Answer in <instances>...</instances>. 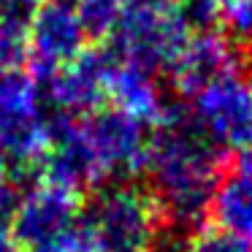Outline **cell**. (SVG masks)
<instances>
[{
  "instance_id": "cell-1",
  "label": "cell",
  "mask_w": 252,
  "mask_h": 252,
  "mask_svg": "<svg viewBox=\"0 0 252 252\" xmlns=\"http://www.w3.org/2000/svg\"><path fill=\"white\" fill-rule=\"evenodd\" d=\"M144 171L160 220L192 230L209 214L222 179V152L203 136L187 106L168 103L155 122Z\"/></svg>"
},
{
  "instance_id": "cell-2",
  "label": "cell",
  "mask_w": 252,
  "mask_h": 252,
  "mask_svg": "<svg viewBox=\"0 0 252 252\" xmlns=\"http://www.w3.org/2000/svg\"><path fill=\"white\" fill-rule=\"evenodd\" d=\"M160 228L152 195L130 185H106L82 203L87 252H147Z\"/></svg>"
},
{
  "instance_id": "cell-3",
  "label": "cell",
  "mask_w": 252,
  "mask_h": 252,
  "mask_svg": "<svg viewBox=\"0 0 252 252\" xmlns=\"http://www.w3.org/2000/svg\"><path fill=\"white\" fill-rule=\"evenodd\" d=\"M11 236L25 252H87L79 192L38 182L22 192Z\"/></svg>"
},
{
  "instance_id": "cell-4",
  "label": "cell",
  "mask_w": 252,
  "mask_h": 252,
  "mask_svg": "<svg viewBox=\"0 0 252 252\" xmlns=\"http://www.w3.org/2000/svg\"><path fill=\"white\" fill-rule=\"evenodd\" d=\"M187 38L190 33L179 22L176 11H147L125 6L114 33L106 38V49L122 65L160 76L171 71Z\"/></svg>"
},
{
  "instance_id": "cell-5",
  "label": "cell",
  "mask_w": 252,
  "mask_h": 252,
  "mask_svg": "<svg viewBox=\"0 0 252 252\" xmlns=\"http://www.w3.org/2000/svg\"><path fill=\"white\" fill-rule=\"evenodd\" d=\"M46 149V117L28 71L0 73V152L14 165L38 163Z\"/></svg>"
},
{
  "instance_id": "cell-6",
  "label": "cell",
  "mask_w": 252,
  "mask_h": 252,
  "mask_svg": "<svg viewBox=\"0 0 252 252\" xmlns=\"http://www.w3.org/2000/svg\"><path fill=\"white\" fill-rule=\"evenodd\" d=\"M190 114L220 152H241L252 144V82L233 73L190 98Z\"/></svg>"
},
{
  "instance_id": "cell-7",
  "label": "cell",
  "mask_w": 252,
  "mask_h": 252,
  "mask_svg": "<svg viewBox=\"0 0 252 252\" xmlns=\"http://www.w3.org/2000/svg\"><path fill=\"white\" fill-rule=\"evenodd\" d=\"M114 65V55L100 46V49H84L73 63L63 65L52 76L38 79L35 84L44 111H57L76 120L93 114L109 98V79Z\"/></svg>"
},
{
  "instance_id": "cell-8",
  "label": "cell",
  "mask_w": 252,
  "mask_h": 252,
  "mask_svg": "<svg viewBox=\"0 0 252 252\" xmlns=\"http://www.w3.org/2000/svg\"><path fill=\"white\" fill-rule=\"evenodd\" d=\"M147 127L149 122L117 109V106L95 109L93 114L82 117V130L103 168L106 179H111V176L130 179L138 171H144L149 138H152Z\"/></svg>"
},
{
  "instance_id": "cell-9",
  "label": "cell",
  "mask_w": 252,
  "mask_h": 252,
  "mask_svg": "<svg viewBox=\"0 0 252 252\" xmlns=\"http://www.w3.org/2000/svg\"><path fill=\"white\" fill-rule=\"evenodd\" d=\"M87 41L90 38L71 0H44L35 6L28 30V73L35 82L52 76L63 65L76 60L87 49Z\"/></svg>"
},
{
  "instance_id": "cell-10",
  "label": "cell",
  "mask_w": 252,
  "mask_h": 252,
  "mask_svg": "<svg viewBox=\"0 0 252 252\" xmlns=\"http://www.w3.org/2000/svg\"><path fill=\"white\" fill-rule=\"evenodd\" d=\"M168 73L176 90L185 98H192L195 93H201L203 87L220 82V79L244 73V52L233 38L222 35L220 30L198 33L187 38Z\"/></svg>"
},
{
  "instance_id": "cell-11",
  "label": "cell",
  "mask_w": 252,
  "mask_h": 252,
  "mask_svg": "<svg viewBox=\"0 0 252 252\" xmlns=\"http://www.w3.org/2000/svg\"><path fill=\"white\" fill-rule=\"evenodd\" d=\"M109 98L114 100L117 109L127 111V114L149 122V125H155L168 106V98H165L155 73L138 71V68L122 65V63H117L114 71H111Z\"/></svg>"
},
{
  "instance_id": "cell-12",
  "label": "cell",
  "mask_w": 252,
  "mask_h": 252,
  "mask_svg": "<svg viewBox=\"0 0 252 252\" xmlns=\"http://www.w3.org/2000/svg\"><path fill=\"white\" fill-rule=\"evenodd\" d=\"M209 214L217 220L220 230L252 244V179L230 171L214 190Z\"/></svg>"
},
{
  "instance_id": "cell-13",
  "label": "cell",
  "mask_w": 252,
  "mask_h": 252,
  "mask_svg": "<svg viewBox=\"0 0 252 252\" xmlns=\"http://www.w3.org/2000/svg\"><path fill=\"white\" fill-rule=\"evenodd\" d=\"M87 38H109L125 14V0H71Z\"/></svg>"
},
{
  "instance_id": "cell-14",
  "label": "cell",
  "mask_w": 252,
  "mask_h": 252,
  "mask_svg": "<svg viewBox=\"0 0 252 252\" xmlns=\"http://www.w3.org/2000/svg\"><path fill=\"white\" fill-rule=\"evenodd\" d=\"M174 11L190 35L214 33L225 25V0H179Z\"/></svg>"
},
{
  "instance_id": "cell-15",
  "label": "cell",
  "mask_w": 252,
  "mask_h": 252,
  "mask_svg": "<svg viewBox=\"0 0 252 252\" xmlns=\"http://www.w3.org/2000/svg\"><path fill=\"white\" fill-rule=\"evenodd\" d=\"M30 60L28 33L14 28H0V73L22 71Z\"/></svg>"
},
{
  "instance_id": "cell-16",
  "label": "cell",
  "mask_w": 252,
  "mask_h": 252,
  "mask_svg": "<svg viewBox=\"0 0 252 252\" xmlns=\"http://www.w3.org/2000/svg\"><path fill=\"white\" fill-rule=\"evenodd\" d=\"M187 252H252V244L225 233V230H206L190 239Z\"/></svg>"
},
{
  "instance_id": "cell-17",
  "label": "cell",
  "mask_w": 252,
  "mask_h": 252,
  "mask_svg": "<svg viewBox=\"0 0 252 252\" xmlns=\"http://www.w3.org/2000/svg\"><path fill=\"white\" fill-rule=\"evenodd\" d=\"M225 25L233 38L252 46V0H228L225 3Z\"/></svg>"
},
{
  "instance_id": "cell-18",
  "label": "cell",
  "mask_w": 252,
  "mask_h": 252,
  "mask_svg": "<svg viewBox=\"0 0 252 252\" xmlns=\"http://www.w3.org/2000/svg\"><path fill=\"white\" fill-rule=\"evenodd\" d=\"M19 201H22V190L6 179L0 185V233H11V222L17 217Z\"/></svg>"
},
{
  "instance_id": "cell-19",
  "label": "cell",
  "mask_w": 252,
  "mask_h": 252,
  "mask_svg": "<svg viewBox=\"0 0 252 252\" xmlns=\"http://www.w3.org/2000/svg\"><path fill=\"white\" fill-rule=\"evenodd\" d=\"M179 0H125L127 8H147V11H174Z\"/></svg>"
},
{
  "instance_id": "cell-20",
  "label": "cell",
  "mask_w": 252,
  "mask_h": 252,
  "mask_svg": "<svg viewBox=\"0 0 252 252\" xmlns=\"http://www.w3.org/2000/svg\"><path fill=\"white\" fill-rule=\"evenodd\" d=\"M236 155H239V158H236V168L233 171H239V174H244V176L252 179V144L244 147L241 152H236Z\"/></svg>"
},
{
  "instance_id": "cell-21",
  "label": "cell",
  "mask_w": 252,
  "mask_h": 252,
  "mask_svg": "<svg viewBox=\"0 0 252 252\" xmlns=\"http://www.w3.org/2000/svg\"><path fill=\"white\" fill-rule=\"evenodd\" d=\"M0 252H25L11 233H0Z\"/></svg>"
},
{
  "instance_id": "cell-22",
  "label": "cell",
  "mask_w": 252,
  "mask_h": 252,
  "mask_svg": "<svg viewBox=\"0 0 252 252\" xmlns=\"http://www.w3.org/2000/svg\"><path fill=\"white\" fill-rule=\"evenodd\" d=\"M8 179V160H6V155L0 152V185Z\"/></svg>"
},
{
  "instance_id": "cell-23",
  "label": "cell",
  "mask_w": 252,
  "mask_h": 252,
  "mask_svg": "<svg viewBox=\"0 0 252 252\" xmlns=\"http://www.w3.org/2000/svg\"><path fill=\"white\" fill-rule=\"evenodd\" d=\"M33 3H44V0H33Z\"/></svg>"
}]
</instances>
